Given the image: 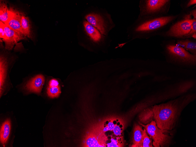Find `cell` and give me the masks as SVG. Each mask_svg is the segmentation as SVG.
Instances as JSON below:
<instances>
[{
  "mask_svg": "<svg viewBox=\"0 0 196 147\" xmlns=\"http://www.w3.org/2000/svg\"><path fill=\"white\" fill-rule=\"evenodd\" d=\"M178 104L175 100L152 107L155 121L159 129L167 131L173 129L179 111Z\"/></svg>",
  "mask_w": 196,
  "mask_h": 147,
  "instance_id": "cell-1",
  "label": "cell"
},
{
  "mask_svg": "<svg viewBox=\"0 0 196 147\" xmlns=\"http://www.w3.org/2000/svg\"><path fill=\"white\" fill-rule=\"evenodd\" d=\"M179 16L178 14L153 16L151 19L138 25L134 29V31L140 33L159 35Z\"/></svg>",
  "mask_w": 196,
  "mask_h": 147,
  "instance_id": "cell-2",
  "label": "cell"
},
{
  "mask_svg": "<svg viewBox=\"0 0 196 147\" xmlns=\"http://www.w3.org/2000/svg\"><path fill=\"white\" fill-rule=\"evenodd\" d=\"M140 124L144 127L147 134L153 139L152 143L154 147H166L170 143L171 137L165 133L168 131L163 130L157 126L155 121H152L150 123L144 125Z\"/></svg>",
  "mask_w": 196,
  "mask_h": 147,
  "instance_id": "cell-3",
  "label": "cell"
},
{
  "mask_svg": "<svg viewBox=\"0 0 196 147\" xmlns=\"http://www.w3.org/2000/svg\"><path fill=\"white\" fill-rule=\"evenodd\" d=\"M190 19L183 18L179 20L173 24L168 30L161 33L159 35L179 39L187 38L191 29Z\"/></svg>",
  "mask_w": 196,
  "mask_h": 147,
  "instance_id": "cell-4",
  "label": "cell"
},
{
  "mask_svg": "<svg viewBox=\"0 0 196 147\" xmlns=\"http://www.w3.org/2000/svg\"><path fill=\"white\" fill-rule=\"evenodd\" d=\"M166 49L168 55L175 61L185 64H196V55L190 53L176 44L167 45Z\"/></svg>",
  "mask_w": 196,
  "mask_h": 147,
  "instance_id": "cell-5",
  "label": "cell"
},
{
  "mask_svg": "<svg viewBox=\"0 0 196 147\" xmlns=\"http://www.w3.org/2000/svg\"><path fill=\"white\" fill-rule=\"evenodd\" d=\"M170 0H148L146 1L144 10L153 16L167 15L170 8Z\"/></svg>",
  "mask_w": 196,
  "mask_h": 147,
  "instance_id": "cell-6",
  "label": "cell"
},
{
  "mask_svg": "<svg viewBox=\"0 0 196 147\" xmlns=\"http://www.w3.org/2000/svg\"><path fill=\"white\" fill-rule=\"evenodd\" d=\"M3 26L6 36L3 40L5 43V48L9 50H12L14 45L19 41L24 38L23 35L12 29L2 22L0 21Z\"/></svg>",
  "mask_w": 196,
  "mask_h": 147,
  "instance_id": "cell-7",
  "label": "cell"
},
{
  "mask_svg": "<svg viewBox=\"0 0 196 147\" xmlns=\"http://www.w3.org/2000/svg\"><path fill=\"white\" fill-rule=\"evenodd\" d=\"M44 76L39 74L32 78L26 84L25 88L30 92L40 94L45 82Z\"/></svg>",
  "mask_w": 196,
  "mask_h": 147,
  "instance_id": "cell-8",
  "label": "cell"
},
{
  "mask_svg": "<svg viewBox=\"0 0 196 147\" xmlns=\"http://www.w3.org/2000/svg\"><path fill=\"white\" fill-rule=\"evenodd\" d=\"M99 133L92 132L86 136L85 143V147H105L104 141Z\"/></svg>",
  "mask_w": 196,
  "mask_h": 147,
  "instance_id": "cell-9",
  "label": "cell"
},
{
  "mask_svg": "<svg viewBox=\"0 0 196 147\" xmlns=\"http://www.w3.org/2000/svg\"><path fill=\"white\" fill-rule=\"evenodd\" d=\"M22 14L18 11L13 10L12 16L8 21L5 24L17 32L23 35L21 26Z\"/></svg>",
  "mask_w": 196,
  "mask_h": 147,
  "instance_id": "cell-10",
  "label": "cell"
},
{
  "mask_svg": "<svg viewBox=\"0 0 196 147\" xmlns=\"http://www.w3.org/2000/svg\"><path fill=\"white\" fill-rule=\"evenodd\" d=\"M87 21L94 27L98 29L102 34L105 32V26L104 20L99 15L94 13H90L85 17Z\"/></svg>",
  "mask_w": 196,
  "mask_h": 147,
  "instance_id": "cell-11",
  "label": "cell"
},
{
  "mask_svg": "<svg viewBox=\"0 0 196 147\" xmlns=\"http://www.w3.org/2000/svg\"><path fill=\"white\" fill-rule=\"evenodd\" d=\"M47 94L48 96L52 98L58 97L61 91L59 83L56 79H52L49 81L47 88Z\"/></svg>",
  "mask_w": 196,
  "mask_h": 147,
  "instance_id": "cell-12",
  "label": "cell"
},
{
  "mask_svg": "<svg viewBox=\"0 0 196 147\" xmlns=\"http://www.w3.org/2000/svg\"><path fill=\"white\" fill-rule=\"evenodd\" d=\"M143 129L139 125L135 124L134 125L132 137L133 144L131 147H140L143 132Z\"/></svg>",
  "mask_w": 196,
  "mask_h": 147,
  "instance_id": "cell-13",
  "label": "cell"
},
{
  "mask_svg": "<svg viewBox=\"0 0 196 147\" xmlns=\"http://www.w3.org/2000/svg\"><path fill=\"white\" fill-rule=\"evenodd\" d=\"M11 129V121L7 119L2 124L0 129V141L3 146H5L8 140Z\"/></svg>",
  "mask_w": 196,
  "mask_h": 147,
  "instance_id": "cell-14",
  "label": "cell"
},
{
  "mask_svg": "<svg viewBox=\"0 0 196 147\" xmlns=\"http://www.w3.org/2000/svg\"><path fill=\"white\" fill-rule=\"evenodd\" d=\"M176 44L185 49L190 53L196 55V41L187 38L177 40Z\"/></svg>",
  "mask_w": 196,
  "mask_h": 147,
  "instance_id": "cell-15",
  "label": "cell"
},
{
  "mask_svg": "<svg viewBox=\"0 0 196 147\" xmlns=\"http://www.w3.org/2000/svg\"><path fill=\"white\" fill-rule=\"evenodd\" d=\"M7 67V60L1 55L0 58V95L3 93V86L5 81Z\"/></svg>",
  "mask_w": 196,
  "mask_h": 147,
  "instance_id": "cell-16",
  "label": "cell"
},
{
  "mask_svg": "<svg viewBox=\"0 0 196 147\" xmlns=\"http://www.w3.org/2000/svg\"><path fill=\"white\" fill-rule=\"evenodd\" d=\"M83 23L85 30L91 38L95 42L99 41L101 36L98 30L87 21H85Z\"/></svg>",
  "mask_w": 196,
  "mask_h": 147,
  "instance_id": "cell-17",
  "label": "cell"
},
{
  "mask_svg": "<svg viewBox=\"0 0 196 147\" xmlns=\"http://www.w3.org/2000/svg\"><path fill=\"white\" fill-rule=\"evenodd\" d=\"M13 10L9 9L4 3H0V20L4 24H6L9 20L13 13Z\"/></svg>",
  "mask_w": 196,
  "mask_h": 147,
  "instance_id": "cell-18",
  "label": "cell"
},
{
  "mask_svg": "<svg viewBox=\"0 0 196 147\" xmlns=\"http://www.w3.org/2000/svg\"><path fill=\"white\" fill-rule=\"evenodd\" d=\"M140 121L143 124L150 123L154 119V114L152 107L144 110L139 116Z\"/></svg>",
  "mask_w": 196,
  "mask_h": 147,
  "instance_id": "cell-19",
  "label": "cell"
},
{
  "mask_svg": "<svg viewBox=\"0 0 196 147\" xmlns=\"http://www.w3.org/2000/svg\"><path fill=\"white\" fill-rule=\"evenodd\" d=\"M21 26L23 34L25 36L31 37V26L28 17L22 14L21 18Z\"/></svg>",
  "mask_w": 196,
  "mask_h": 147,
  "instance_id": "cell-20",
  "label": "cell"
},
{
  "mask_svg": "<svg viewBox=\"0 0 196 147\" xmlns=\"http://www.w3.org/2000/svg\"><path fill=\"white\" fill-rule=\"evenodd\" d=\"M152 140L144 129L143 138L140 147H152Z\"/></svg>",
  "mask_w": 196,
  "mask_h": 147,
  "instance_id": "cell-21",
  "label": "cell"
},
{
  "mask_svg": "<svg viewBox=\"0 0 196 147\" xmlns=\"http://www.w3.org/2000/svg\"><path fill=\"white\" fill-rule=\"evenodd\" d=\"M190 21L191 24V29L190 33L187 36V38H192L195 39H196V19L192 18L190 19Z\"/></svg>",
  "mask_w": 196,
  "mask_h": 147,
  "instance_id": "cell-22",
  "label": "cell"
},
{
  "mask_svg": "<svg viewBox=\"0 0 196 147\" xmlns=\"http://www.w3.org/2000/svg\"><path fill=\"white\" fill-rule=\"evenodd\" d=\"M196 4V0H190L186 1L185 4H182L181 6L183 9H187L191 6Z\"/></svg>",
  "mask_w": 196,
  "mask_h": 147,
  "instance_id": "cell-23",
  "label": "cell"
},
{
  "mask_svg": "<svg viewBox=\"0 0 196 147\" xmlns=\"http://www.w3.org/2000/svg\"><path fill=\"white\" fill-rule=\"evenodd\" d=\"M113 131L114 135L116 136H119L121 135V128L117 124H115Z\"/></svg>",
  "mask_w": 196,
  "mask_h": 147,
  "instance_id": "cell-24",
  "label": "cell"
},
{
  "mask_svg": "<svg viewBox=\"0 0 196 147\" xmlns=\"http://www.w3.org/2000/svg\"><path fill=\"white\" fill-rule=\"evenodd\" d=\"M119 141L117 139L112 138L111 142L107 144V147H120Z\"/></svg>",
  "mask_w": 196,
  "mask_h": 147,
  "instance_id": "cell-25",
  "label": "cell"
},
{
  "mask_svg": "<svg viewBox=\"0 0 196 147\" xmlns=\"http://www.w3.org/2000/svg\"><path fill=\"white\" fill-rule=\"evenodd\" d=\"M0 37L3 40L6 38V36L4 29L1 23L0 22Z\"/></svg>",
  "mask_w": 196,
  "mask_h": 147,
  "instance_id": "cell-26",
  "label": "cell"
},
{
  "mask_svg": "<svg viewBox=\"0 0 196 147\" xmlns=\"http://www.w3.org/2000/svg\"><path fill=\"white\" fill-rule=\"evenodd\" d=\"M107 126L108 127L109 130L112 131L114 127L115 124L112 121H110L109 122Z\"/></svg>",
  "mask_w": 196,
  "mask_h": 147,
  "instance_id": "cell-27",
  "label": "cell"
},
{
  "mask_svg": "<svg viewBox=\"0 0 196 147\" xmlns=\"http://www.w3.org/2000/svg\"><path fill=\"white\" fill-rule=\"evenodd\" d=\"M190 13L191 15L193 17V18L196 19V9L192 10L190 11Z\"/></svg>",
  "mask_w": 196,
  "mask_h": 147,
  "instance_id": "cell-28",
  "label": "cell"
}]
</instances>
